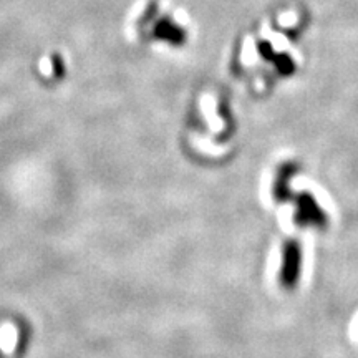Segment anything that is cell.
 <instances>
[{
    "label": "cell",
    "instance_id": "1",
    "mask_svg": "<svg viewBox=\"0 0 358 358\" xmlns=\"http://www.w3.org/2000/svg\"><path fill=\"white\" fill-rule=\"evenodd\" d=\"M292 203L295 206L294 222L302 229H319L324 231L329 226V216L322 209V206L317 203L310 192H299L294 196Z\"/></svg>",
    "mask_w": 358,
    "mask_h": 358
},
{
    "label": "cell",
    "instance_id": "2",
    "mask_svg": "<svg viewBox=\"0 0 358 358\" xmlns=\"http://www.w3.org/2000/svg\"><path fill=\"white\" fill-rule=\"evenodd\" d=\"M302 274V245L297 239H287L282 245V266L279 282L285 290L297 287Z\"/></svg>",
    "mask_w": 358,
    "mask_h": 358
},
{
    "label": "cell",
    "instance_id": "3",
    "mask_svg": "<svg viewBox=\"0 0 358 358\" xmlns=\"http://www.w3.org/2000/svg\"><path fill=\"white\" fill-rule=\"evenodd\" d=\"M297 173V168L294 164H285L277 171V178L274 182V199L275 203L284 204V203H292L294 192L290 189V181Z\"/></svg>",
    "mask_w": 358,
    "mask_h": 358
},
{
    "label": "cell",
    "instance_id": "4",
    "mask_svg": "<svg viewBox=\"0 0 358 358\" xmlns=\"http://www.w3.org/2000/svg\"><path fill=\"white\" fill-rule=\"evenodd\" d=\"M155 37L166 40V42L173 45H181L185 42V32L174 25L169 19H161L155 27Z\"/></svg>",
    "mask_w": 358,
    "mask_h": 358
},
{
    "label": "cell",
    "instance_id": "5",
    "mask_svg": "<svg viewBox=\"0 0 358 358\" xmlns=\"http://www.w3.org/2000/svg\"><path fill=\"white\" fill-rule=\"evenodd\" d=\"M53 64H55V71H57V77H62V75L65 73V69H64V64H62V58L58 55H53Z\"/></svg>",
    "mask_w": 358,
    "mask_h": 358
}]
</instances>
